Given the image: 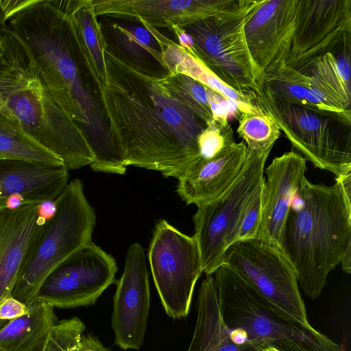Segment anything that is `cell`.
Segmentation results:
<instances>
[{"label": "cell", "instance_id": "1", "mask_svg": "<svg viewBox=\"0 0 351 351\" xmlns=\"http://www.w3.org/2000/svg\"><path fill=\"white\" fill-rule=\"evenodd\" d=\"M100 99L112 145L128 166L178 179L199 156L206 124L172 95L167 73L137 66L108 46Z\"/></svg>", "mask_w": 351, "mask_h": 351}, {"label": "cell", "instance_id": "2", "mask_svg": "<svg viewBox=\"0 0 351 351\" xmlns=\"http://www.w3.org/2000/svg\"><path fill=\"white\" fill-rule=\"evenodd\" d=\"M29 47L54 96L83 130L93 154L90 168L110 172L120 164L96 84L80 47L68 1L31 0L7 22Z\"/></svg>", "mask_w": 351, "mask_h": 351}, {"label": "cell", "instance_id": "3", "mask_svg": "<svg viewBox=\"0 0 351 351\" xmlns=\"http://www.w3.org/2000/svg\"><path fill=\"white\" fill-rule=\"evenodd\" d=\"M334 184L305 178L283 226L280 250L293 267L298 285L312 300L351 249V179Z\"/></svg>", "mask_w": 351, "mask_h": 351}, {"label": "cell", "instance_id": "4", "mask_svg": "<svg viewBox=\"0 0 351 351\" xmlns=\"http://www.w3.org/2000/svg\"><path fill=\"white\" fill-rule=\"evenodd\" d=\"M0 112L19 123L64 167L90 165L86 136L53 95L27 45L8 28L1 36Z\"/></svg>", "mask_w": 351, "mask_h": 351}, {"label": "cell", "instance_id": "5", "mask_svg": "<svg viewBox=\"0 0 351 351\" xmlns=\"http://www.w3.org/2000/svg\"><path fill=\"white\" fill-rule=\"evenodd\" d=\"M219 307L227 326L243 331L261 350L346 351L309 324L305 325L262 297L226 265L213 274Z\"/></svg>", "mask_w": 351, "mask_h": 351}, {"label": "cell", "instance_id": "6", "mask_svg": "<svg viewBox=\"0 0 351 351\" xmlns=\"http://www.w3.org/2000/svg\"><path fill=\"white\" fill-rule=\"evenodd\" d=\"M95 209L80 179L67 184L57 197V212L30 247L11 295L27 306L36 300L47 277L77 250L92 242Z\"/></svg>", "mask_w": 351, "mask_h": 351}, {"label": "cell", "instance_id": "7", "mask_svg": "<svg viewBox=\"0 0 351 351\" xmlns=\"http://www.w3.org/2000/svg\"><path fill=\"white\" fill-rule=\"evenodd\" d=\"M261 1L241 0L234 10L182 27L193 40L190 53L227 86L250 96L259 92L262 72L250 55L245 24Z\"/></svg>", "mask_w": 351, "mask_h": 351}, {"label": "cell", "instance_id": "8", "mask_svg": "<svg viewBox=\"0 0 351 351\" xmlns=\"http://www.w3.org/2000/svg\"><path fill=\"white\" fill-rule=\"evenodd\" d=\"M254 103L317 168L336 178L351 173V120L303 106L278 104L261 94H256Z\"/></svg>", "mask_w": 351, "mask_h": 351}, {"label": "cell", "instance_id": "9", "mask_svg": "<svg viewBox=\"0 0 351 351\" xmlns=\"http://www.w3.org/2000/svg\"><path fill=\"white\" fill-rule=\"evenodd\" d=\"M271 150L247 149L245 163L234 182L218 197L197 207L193 217V236L206 276L215 273L222 264L226 249L234 243L241 215L264 181L265 165Z\"/></svg>", "mask_w": 351, "mask_h": 351}, {"label": "cell", "instance_id": "10", "mask_svg": "<svg viewBox=\"0 0 351 351\" xmlns=\"http://www.w3.org/2000/svg\"><path fill=\"white\" fill-rule=\"evenodd\" d=\"M148 261L167 315L174 319L186 317L190 311L195 284L203 273L195 238L162 219L154 230Z\"/></svg>", "mask_w": 351, "mask_h": 351}, {"label": "cell", "instance_id": "11", "mask_svg": "<svg viewBox=\"0 0 351 351\" xmlns=\"http://www.w3.org/2000/svg\"><path fill=\"white\" fill-rule=\"evenodd\" d=\"M222 264L278 308L309 324L295 271L279 249L258 239L238 241L226 249Z\"/></svg>", "mask_w": 351, "mask_h": 351}, {"label": "cell", "instance_id": "12", "mask_svg": "<svg viewBox=\"0 0 351 351\" xmlns=\"http://www.w3.org/2000/svg\"><path fill=\"white\" fill-rule=\"evenodd\" d=\"M117 271L114 258L91 242L47 277L36 300L53 308L93 305L114 282Z\"/></svg>", "mask_w": 351, "mask_h": 351}, {"label": "cell", "instance_id": "13", "mask_svg": "<svg viewBox=\"0 0 351 351\" xmlns=\"http://www.w3.org/2000/svg\"><path fill=\"white\" fill-rule=\"evenodd\" d=\"M351 0H299L286 65L300 70L328 52L350 47Z\"/></svg>", "mask_w": 351, "mask_h": 351}, {"label": "cell", "instance_id": "14", "mask_svg": "<svg viewBox=\"0 0 351 351\" xmlns=\"http://www.w3.org/2000/svg\"><path fill=\"white\" fill-rule=\"evenodd\" d=\"M150 308L149 276L144 250L133 243L126 254L125 267L117 282L113 298L112 328L115 344L123 350L142 347Z\"/></svg>", "mask_w": 351, "mask_h": 351}, {"label": "cell", "instance_id": "15", "mask_svg": "<svg viewBox=\"0 0 351 351\" xmlns=\"http://www.w3.org/2000/svg\"><path fill=\"white\" fill-rule=\"evenodd\" d=\"M241 0H93L97 16L182 27L237 8Z\"/></svg>", "mask_w": 351, "mask_h": 351}, {"label": "cell", "instance_id": "16", "mask_svg": "<svg viewBox=\"0 0 351 351\" xmlns=\"http://www.w3.org/2000/svg\"><path fill=\"white\" fill-rule=\"evenodd\" d=\"M299 0H262L245 24L250 55L263 73L286 65Z\"/></svg>", "mask_w": 351, "mask_h": 351}, {"label": "cell", "instance_id": "17", "mask_svg": "<svg viewBox=\"0 0 351 351\" xmlns=\"http://www.w3.org/2000/svg\"><path fill=\"white\" fill-rule=\"evenodd\" d=\"M306 170V160L294 151L275 157L264 169L266 177L262 185L261 220L256 239L280 250L284 224Z\"/></svg>", "mask_w": 351, "mask_h": 351}, {"label": "cell", "instance_id": "18", "mask_svg": "<svg viewBox=\"0 0 351 351\" xmlns=\"http://www.w3.org/2000/svg\"><path fill=\"white\" fill-rule=\"evenodd\" d=\"M247 156L246 145L236 142L214 157L199 156L178 178V195L187 204L197 207L214 200L237 178Z\"/></svg>", "mask_w": 351, "mask_h": 351}, {"label": "cell", "instance_id": "19", "mask_svg": "<svg viewBox=\"0 0 351 351\" xmlns=\"http://www.w3.org/2000/svg\"><path fill=\"white\" fill-rule=\"evenodd\" d=\"M37 204L0 210V303L11 295L27 254L45 223ZM6 322H0V327Z\"/></svg>", "mask_w": 351, "mask_h": 351}, {"label": "cell", "instance_id": "20", "mask_svg": "<svg viewBox=\"0 0 351 351\" xmlns=\"http://www.w3.org/2000/svg\"><path fill=\"white\" fill-rule=\"evenodd\" d=\"M197 319L186 351H261L254 343L226 324L219 307L214 277L206 276L199 289Z\"/></svg>", "mask_w": 351, "mask_h": 351}, {"label": "cell", "instance_id": "21", "mask_svg": "<svg viewBox=\"0 0 351 351\" xmlns=\"http://www.w3.org/2000/svg\"><path fill=\"white\" fill-rule=\"evenodd\" d=\"M299 71L309 77L310 89L326 112L351 120L350 47L326 53Z\"/></svg>", "mask_w": 351, "mask_h": 351}, {"label": "cell", "instance_id": "22", "mask_svg": "<svg viewBox=\"0 0 351 351\" xmlns=\"http://www.w3.org/2000/svg\"><path fill=\"white\" fill-rule=\"evenodd\" d=\"M64 167L18 160H0V197L19 195L39 204L56 199L68 184Z\"/></svg>", "mask_w": 351, "mask_h": 351}, {"label": "cell", "instance_id": "23", "mask_svg": "<svg viewBox=\"0 0 351 351\" xmlns=\"http://www.w3.org/2000/svg\"><path fill=\"white\" fill-rule=\"evenodd\" d=\"M163 63L169 75L181 73L222 95L232 102L239 113H259L254 103L256 96L240 93L224 84L200 60L174 41L162 35Z\"/></svg>", "mask_w": 351, "mask_h": 351}, {"label": "cell", "instance_id": "24", "mask_svg": "<svg viewBox=\"0 0 351 351\" xmlns=\"http://www.w3.org/2000/svg\"><path fill=\"white\" fill-rule=\"evenodd\" d=\"M112 23L109 34L114 46L111 48L132 64L147 69H156V63L165 69L162 34L146 23Z\"/></svg>", "mask_w": 351, "mask_h": 351}, {"label": "cell", "instance_id": "25", "mask_svg": "<svg viewBox=\"0 0 351 351\" xmlns=\"http://www.w3.org/2000/svg\"><path fill=\"white\" fill-rule=\"evenodd\" d=\"M68 8L82 52L100 90L106 77L104 52L108 44L93 0H68Z\"/></svg>", "mask_w": 351, "mask_h": 351}, {"label": "cell", "instance_id": "26", "mask_svg": "<svg viewBox=\"0 0 351 351\" xmlns=\"http://www.w3.org/2000/svg\"><path fill=\"white\" fill-rule=\"evenodd\" d=\"M28 313L0 327V351H39L58 322L53 308L36 300Z\"/></svg>", "mask_w": 351, "mask_h": 351}, {"label": "cell", "instance_id": "27", "mask_svg": "<svg viewBox=\"0 0 351 351\" xmlns=\"http://www.w3.org/2000/svg\"><path fill=\"white\" fill-rule=\"evenodd\" d=\"M64 167L61 159L37 142L17 122L0 112V160Z\"/></svg>", "mask_w": 351, "mask_h": 351}, {"label": "cell", "instance_id": "28", "mask_svg": "<svg viewBox=\"0 0 351 351\" xmlns=\"http://www.w3.org/2000/svg\"><path fill=\"white\" fill-rule=\"evenodd\" d=\"M309 86L310 80L306 74L283 65L262 73L257 94L278 104L304 106Z\"/></svg>", "mask_w": 351, "mask_h": 351}, {"label": "cell", "instance_id": "29", "mask_svg": "<svg viewBox=\"0 0 351 351\" xmlns=\"http://www.w3.org/2000/svg\"><path fill=\"white\" fill-rule=\"evenodd\" d=\"M167 84L172 95L206 125L214 120L206 87L184 74H167Z\"/></svg>", "mask_w": 351, "mask_h": 351}, {"label": "cell", "instance_id": "30", "mask_svg": "<svg viewBox=\"0 0 351 351\" xmlns=\"http://www.w3.org/2000/svg\"><path fill=\"white\" fill-rule=\"evenodd\" d=\"M239 114L237 132L245 142L247 148L254 151L272 149L281 131L271 116L263 111Z\"/></svg>", "mask_w": 351, "mask_h": 351}, {"label": "cell", "instance_id": "31", "mask_svg": "<svg viewBox=\"0 0 351 351\" xmlns=\"http://www.w3.org/2000/svg\"><path fill=\"white\" fill-rule=\"evenodd\" d=\"M84 330V324L77 317L57 322L39 351H77Z\"/></svg>", "mask_w": 351, "mask_h": 351}, {"label": "cell", "instance_id": "32", "mask_svg": "<svg viewBox=\"0 0 351 351\" xmlns=\"http://www.w3.org/2000/svg\"><path fill=\"white\" fill-rule=\"evenodd\" d=\"M234 142L228 121L213 120L197 138L199 156L204 158L214 157Z\"/></svg>", "mask_w": 351, "mask_h": 351}, {"label": "cell", "instance_id": "33", "mask_svg": "<svg viewBox=\"0 0 351 351\" xmlns=\"http://www.w3.org/2000/svg\"><path fill=\"white\" fill-rule=\"evenodd\" d=\"M261 211L262 186L252 196L241 215L235 232L234 243L256 239L261 224Z\"/></svg>", "mask_w": 351, "mask_h": 351}, {"label": "cell", "instance_id": "34", "mask_svg": "<svg viewBox=\"0 0 351 351\" xmlns=\"http://www.w3.org/2000/svg\"><path fill=\"white\" fill-rule=\"evenodd\" d=\"M28 311V306L10 295L0 303V322H7L21 317Z\"/></svg>", "mask_w": 351, "mask_h": 351}, {"label": "cell", "instance_id": "35", "mask_svg": "<svg viewBox=\"0 0 351 351\" xmlns=\"http://www.w3.org/2000/svg\"><path fill=\"white\" fill-rule=\"evenodd\" d=\"M30 1L31 0H0V35L8 28V21Z\"/></svg>", "mask_w": 351, "mask_h": 351}, {"label": "cell", "instance_id": "36", "mask_svg": "<svg viewBox=\"0 0 351 351\" xmlns=\"http://www.w3.org/2000/svg\"><path fill=\"white\" fill-rule=\"evenodd\" d=\"M57 212V198L48 199L37 205V215L44 223L51 219Z\"/></svg>", "mask_w": 351, "mask_h": 351}, {"label": "cell", "instance_id": "37", "mask_svg": "<svg viewBox=\"0 0 351 351\" xmlns=\"http://www.w3.org/2000/svg\"><path fill=\"white\" fill-rule=\"evenodd\" d=\"M77 351H110L95 337L82 335Z\"/></svg>", "mask_w": 351, "mask_h": 351}, {"label": "cell", "instance_id": "38", "mask_svg": "<svg viewBox=\"0 0 351 351\" xmlns=\"http://www.w3.org/2000/svg\"><path fill=\"white\" fill-rule=\"evenodd\" d=\"M261 351H282V350H279L278 348H276L274 347H267V348H265L263 349Z\"/></svg>", "mask_w": 351, "mask_h": 351}, {"label": "cell", "instance_id": "39", "mask_svg": "<svg viewBox=\"0 0 351 351\" xmlns=\"http://www.w3.org/2000/svg\"><path fill=\"white\" fill-rule=\"evenodd\" d=\"M1 34L0 35V56L1 54Z\"/></svg>", "mask_w": 351, "mask_h": 351}, {"label": "cell", "instance_id": "40", "mask_svg": "<svg viewBox=\"0 0 351 351\" xmlns=\"http://www.w3.org/2000/svg\"><path fill=\"white\" fill-rule=\"evenodd\" d=\"M0 108H1V103H0Z\"/></svg>", "mask_w": 351, "mask_h": 351}]
</instances>
